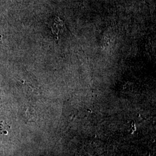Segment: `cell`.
Listing matches in <instances>:
<instances>
[{
    "mask_svg": "<svg viewBox=\"0 0 156 156\" xmlns=\"http://www.w3.org/2000/svg\"><path fill=\"white\" fill-rule=\"evenodd\" d=\"M51 29L53 34L55 35H58L59 33H62V25L61 22L60 23L58 20H55L53 23L51 25Z\"/></svg>",
    "mask_w": 156,
    "mask_h": 156,
    "instance_id": "obj_1",
    "label": "cell"
}]
</instances>
